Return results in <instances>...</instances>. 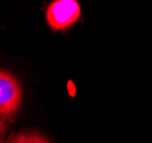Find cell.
<instances>
[{
	"instance_id": "6da1fadb",
	"label": "cell",
	"mask_w": 152,
	"mask_h": 143,
	"mask_svg": "<svg viewBox=\"0 0 152 143\" xmlns=\"http://www.w3.org/2000/svg\"><path fill=\"white\" fill-rule=\"evenodd\" d=\"M22 102V86L16 77L0 70V118L14 117Z\"/></svg>"
},
{
	"instance_id": "7a4b0ae2",
	"label": "cell",
	"mask_w": 152,
	"mask_h": 143,
	"mask_svg": "<svg viewBox=\"0 0 152 143\" xmlns=\"http://www.w3.org/2000/svg\"><path fill=\"white\" fill-rule=\"evenodd\" d=\"M80 5L76 0H55L46 10V22L55 31L65 30L80 17Z\"/></svg>"
},
{
	"instance_id": "3957f363",
	"label": "cell",
	"mask_w": 152,
	"mask_h": 143,
	"mask_svg": "<svg viewBox=\"0 0 152 143\" xmlns=\"http://www.w3.org/2000/svg\"><path fill=\"white\" fill-rule=\"evenodd\" d=\"M5 143H52L39 132H13Z\"/></svg>"
},
{
	"instance_id": "277c9868",
	"label": "cell",
	"mask_w": 152,
	"mask_h": 143,
	"mask_svg": "<svg viewBox=\"0 0 152 143\" xmlns=\"http://www.w3.org/2000/svg\"><path fill=\"white\" fill-rule=\"evenodd\" d=\"M7 127H8L7 120L0 118V139H1V136L5 134V132L7 131Z\"/></svg>"
}]
</instances>
